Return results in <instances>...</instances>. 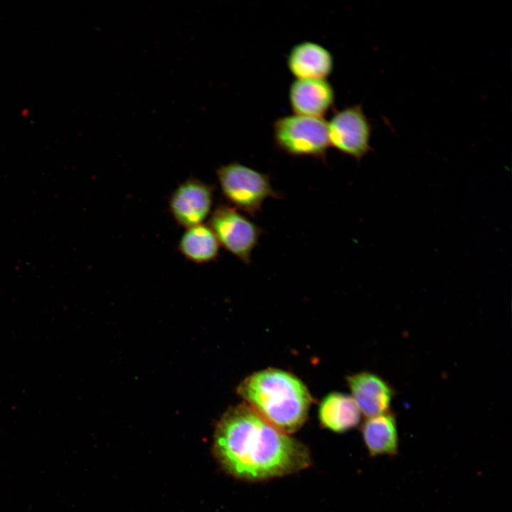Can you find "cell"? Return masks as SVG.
I'll return each instance as SVG.
<instances>
[{"label": "cell", "instance_id": "3957f363", "mask_svg": "<svg viewBox=\"0 0 512 512\" xmlns=\"http://www.w3.org/2000/svg\"><path fill=\"white\" fill-rule=\"evenodd\" d=\"M216 176L222 194L231 206L252 217L260 212L265 200L280 198L268 175L239 162L220 166Z\"/></svg>", "mask_w": 512, "mask_h": 512}, {"label": "cell", "instance_id": "5b68a950", "mask_svg": "<svg viewBox=\"0 0 512 512\" xmlns=\"http://www.w3.org/2000/svg\"><path fill=\"white\" fill-rule=\"evenodd\" d=\"M208 225L220 245L249 265L262 230L249 218L230 205L219 204L211 212Z\"/></svg>", "mask_w": 512, "mask_h": 512}, {"label": "cell", "instance_id": "7a4b0ae2", "mask_svg": "<svg viewBox=\"0 0 512 512\" xmlns=\"http://www.w3.org/2000/svg\"><path fill=\"white\" fill-rule=\"evenodd\" d=\"M238 393L265 420L287 434L303 425L311 402L301 380L276 368L247 376L240 383Z\"/></svg>", "mask_w": 512, "mask_h": 512}, {"label": "cell", "instance_id": "9c48e42d", "mask_svg": "<svg viewBox=\"0 0 512 512\" xmlns=\"http://www.w3.org/2000/svg\"><path fill=\"white\" fill-rule=\"evenodd\" d=\"M294 114L323 118L334 107L335 91L326 79H295L289 89Z\"/></svg>", "mask_w": 512, "mask_h": 512}, {"label": "cell", "instance_id": "7c38bea8", "mask_svg": "<svg viewBox=\"0 0 512 512\" xmlns=\"http://www.w3.org/2000/svg\"><path fill=\"white\" fill-rule=\"evenodd\" d=\"M361 412L351 395L331 393L322 400L319 407L321 424L334 432H345L356 427Z\"/></svg>", "mask_w": 512, "mask_h": 512}, {"label": "cell", "instance_id": "6da1fadb", "mask_svg": "<svg viewBox=\"0 0 512 512\" xmlns=\"http://www.w3.org/2000/svg\"><path fill=\"white\" fill-rule=\"evenodd\" d=\"M213 451L228 474L245 481L289 475L311 463L303 444L271 425L245 403L222 416L215 432Z\"/></svg>", "mask_w": 512, "mask_h": 512}, {"label": "cell", "instance_id": "8992f818", "mask_svg": "<svg viewBox=\"0 0 512 512\" xmlns=\"http://www.w3.org/2000/svg\"><path fill=\"white\" fill-rule=\"evenodd\" d=\"M372 132L373 125L361 104L335 110L327 122L329 146L357 160L370 151Z\"/></svg>", "mask_w": 512, "mask_h": 512}, {"label": "cell", "instance_id": "8fae6325", "mask_svg": "<svg viewBox=\"0 0 512 512\" xmlns=\"http://www.w3.org/2000/svg\"><path fill=\"white\" fill-rule=\"evenodd\" d=\"M361 434L371 457L398 454V432L396 420L392 412L367 418L362 425Z\"/></svg>", "mask_w": 512, "mask_h": 512}, {"label": "cell", "instance_id": "277c9868", "mask_svg": "<svg viewBox=\"0 0 512 512\" xmlns=\"http://www.w3.org/2000/svg\"><path fill=\"white\" fill-rule=\"evenodd\" d=\"M276 147L295 157H313L326 161L329 146L327 122L324 118L289 114L273 124Z\"/></svg>", "mask_w": 512, "mask_h": 512}, {"label": "cell", "instance_id": "30bf717a", "mask_svg": "<svg viewBox=\"0 0 512 512\" xmlns=\"http://www.w3.org/2000/svg\"><path fill=\"white\" fill-rule=\"evenodd\" d=\"M287 65L296 79H326L333 72L334 60L326 47L304 41L291 48Z\"/></svg>", "mask_w": 512, "mask_h": 512}, {"label": "cell", "instance_id": "ba28073f", "mask_svg": "<svg viewBox=\"0 0 512 512\" xmlns=\"http://www.w3.org/2000/svg\"><path fill=\"white\" fill-rule=\"evenodd\" d=\"M347 383L351 397L367 418L389 412L395 391L382 377L363 371L348 376Z\"/></svg>", "mask_w": 512, "mask_h": 512}, {"label": "cell", "instance_id": "52a82bcc", "mask_svg": "<svg viewBox=\"0 0 512 512\" xmlns=\"http://www.w3.org/2000/svg\"><path fill=\"white\" fill-rule=\"evenodd\" d=\"M213 187L196 178H188L171 194L168 206L175 221L185 229L203 223L210 215Z\"/></svg>", "mask_w": 512, "mask_h": 512}, {"label": "cell", "instance_id": "4fadbf2b", "mask_svg": "<svg viewBox=\"0 0 512 512\" xmlns=\"http://www.w3.org/2000/svg\"><path fill=\"white\" fill-rule=\"evenodd\" d=\"M220 246L210 226L202 223L186 229L178 241V250L188 261L204 265L218 258Z\"/></svg>", "mask_w": 512, "mask_h": 512}]
</instances>
